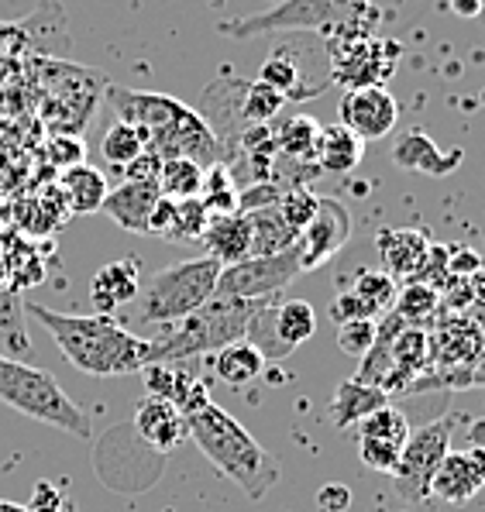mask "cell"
Returning a JSON list of instances; mask_svg holds the SVG:
<instances>
[{"instance_id": "1", "label": "cell", "mask_w": 485, "mask_h": 512, "mask_svg": "<svg viewBox=\"0 0 485 512\" xmlns=\"http://www.w3.org/2000/svg\"><path fill=\"white\" fill-rule=\"evenodd\" d=\"M117 121L131 124L142 135L148 152L159 159H193L203 169L224 165V148L200 117V110L186 107L183 100L166 97V93L148 90H124V86H107Z\"/></svg>"}, {"instance_id": "2", "label": "cell", "mask_w": 485, "mask_h": 512, "mask_svg": "<svg viewBox=\"0 0 485 512\" xmlns=\"http://www.w3.org/2000/svg\"><path fill=\"white\" fill-rule=\"evenodd\" d=\"M25 313L38 320L59 344L62 358L83 375L117 378L135 375L148 365V337L124 330L107 313H59L42 303H25Z\"/></svg>"}, {"instance_id": "3", "label": "cell", "mask_w": 485, "mask_h": 512, "mask_svg": "<svg viewBox=\"0 0 485 512\" xmlns=\"http://www.w3.org/2000/svg\"><path fill=\"white\" fill-rule=\"evenodd\" d=\"M186 437L200 447L203 458L214 464L224 478H231L252 502L265 499L279 485V478H283L279 461L214 399L193 416H186Z\"/></svg>"}, {"instance_id": "4", "label": "cell", "mask_w": 485, "mask_h": 512, "mask_svg": "<svg viewBox=\"0 0 485 512\" xmlns=\"http://www.w3.org/2000/svg\"><path fill=\"white\" fill-rule=\"evenodd\" d=\"M272 299L276 296L207 299L200 310H193L190 317L176 320V324H166L148 341V365H179V361L200 358V354H217L234 341H245L252 317Z\"/></svg>"}, {"instance_id": "5", "label": "cell", "mask_w": 485, "mask_h": 512, "mask_svg": "<svg viewBox=\"0 0 485 512\" xmlns=\"http://www.w3.org/2000/svg\"><path fill=\"white\" fill-rule=\"evenodd\" d=\"M0 403L18 409L28 420L69 433V437H93L90 416L83 413L80 403L69 399L59 378L21 358H4L0 354Z\"/></svg>"}, {"instance_id": "6", "label": "cell", "mask_w": 485, "mask_h": 512, "mask_svg": "<svg viewBox=\"0 0 485 512\" xmlns=\"http://www.w3.org/2000/svg\"><path fill=\"white\" fill-rule=\"evenodd\" d=\"M382 14L369 7L362 18L334 28L327 35V66H331V83H341L344 90H362V86H386L400 62V45L382 42L375 35V25Z\"/></svg>"}, {"instance_id": "7", "label": "cell", "mask_w": 485, "mask_h": 512, "mask_svg": "<svg viewBox=\"0 0 485 512\" xmlns=\"http://www.w3.org/2000/svg\"><path fill=\"white\" fill-rule=\"evenodd\" d=\"M286 107V97L272 90L262 80H217L203 90V110L200 117L214 138L224 148V165H228L234 145L248 128L258 124H272Z\"/></svg>"}, {"instance_id": "8", "label": "cell", "mask_w": 485, "mask_h": 512, "mask_svg": "<svg viewBox=\"0 0 485 512\" xmlns=\"http://www.w3.org/2000/svg\"><path fill=\"white\" fill-rule=\"evenodd\" d=\"M221 269L224 265L210 255L166 265V269L155 272V279L138 293V320H142V324L166 327V324H176V320L190 317L207 299H214Z\"/></svg>"}, {"instance_id": "9", "label": "cell", "mask_w": 485, "mask_h": 512, "mask_svg": "<svg viewBox=\"0 0 485 512\" xmlns=\"http://www.w3.org/2000/svg\"><path fill=\"white\" fill-rule=\"evenodd\" d=\"M372 7V0H283L262 14L234 18L217 25V31L228 38H258V35H286V31H324L331 35L334 28L362 18Z\"/></svg>"}, {"instance_id": "10", "label": "cell", "mask_w": 485, "mask_h": 512, "mask_svg": "<svg viewBox=\"0 0 485 512\" xmlns=\"http://www.w3.org/2000/svg\"><path fill=\"white\" fill-rule=\"evenodd\" d=\"M455 413H444L437 420L424 423L420 430H410L403 451H400V464L393 471V485L396 495L403 502H424L430 499V478H434L437 464L451 454V437H455Z\"/></svg>"}, {"instance_id": "11", "label": "cell", "mask_w": 485, "mask_h": 512, "mask_svg": "<svg viewBox=\"0 0 485 512\" xmlns=\"http://www.w3.org/2000/svg\"><path fill=\"white\" fill-rule=\"evenodd\" d=\"M300 272L303 269H300V248L296 244L279 251V255H252L245 262L224 265L214 296H231V299L279 296Z\"/></svg>"}, {"instance_id": "12", "label": "cell", "mask_w": 485, "mask_h": 512, "mask_svg": "<svg viewBox=\"0 0 485 512\" xmlns=\"http://www.w3.org/2000/svg\"><path fill=\"white\" fill-rule=\"evenodd\" d=\"M314 62H327V52H314L310 49H296V45H279V49L269 52V59L258 69V80L269 83L272 90H279L289 100L303 104L310 97H320V93L331 86V69H314Z\"/></svg>"}, {"instance_id": "13", "label": "cell", "mask_w": 485, "mask_h": 512, "mask_svg": "<svg viewBox=\"0 0 485 512\" xmlns=\"http://www.w3.org/2000/svg\"><path fill=\"white\" fill-rule=\"evenodd\" d=\"M351 238V210L344 207L338 196H320L317 214L310 217V224L300 231V269L314 272L320 265H327L334 255L348 244Z\"/></svg>"}, {"instance_id": "14", "label": "cell", "mask_w": 485, "mask_h": 512, "mask_svg": "<svg viewBox=\"0 0 485 512\" xmlns=\"http://www.w3.org/2000/svg\"><path fill=\"white\" fill-rule=\"evenodd\" d=\"M396 121H400V104L386 86H362V90L344 93L341 124L358 141H379L393 135Z\"/></svg>"}, {"instance_id": "15", "label": "cell", "mask_w": 485, "mask_h": 512, "mask_svg": "<svg viewBox=\"0 0 485 512\" xmlns=\"http://www.w3.org/2000/svg\"><path fill=\"white\" fill-rule=\"evenodd\" d=\"M131 423H135L142 444L152 447L159 458H166V454H172L186 440V416L179 413L169 399L145 396L142 403L135 406V420Z\"/></svg>"}, {"instance_id": "16", "label": "cell", "mask_w": 485, "mask_h": 512, "mask_svg": "<svg viewBox=\"0 0 485 512\" xmlns=\"http://www.w3.org/2000/svg\"><path fill=\"white\" fill-rule=\"evenodd\" d=\"M430 244H434V238H430L427 227H382L379 238H375L382 272L393 275L396 282H410V275L424 262Z\"/></svg>"}, {"instance_id": "17", "label": "cell", "mask_w": 485, "mask_h": 512, "mask_svg": "<svg viewBox=\"0 0 485 512\" xmlns=\"http://www.w3.org/2000/svg\"><path fill=\"white\" fill-rule=\"evenodd\" d=\"M142 372H145L148 396L169 399V403L176 406L183 416H193L197 409H203L210 403L207 382L197 378V375H190L186 368H179V365H145Z\"/></svg>"}, {"instance_id": "18", "label": "cell", "mask_w": 485, "mask_h": 512, "mask_svg": "<svg viewBox=\"0 0 485 512\" xmlns=\"http://www.w3.org/2000/svg\"><path fill=\"white\" fill-rule=\"evenodd\" d=\"M159 183H135V179H124L121 186L107 189L104 214L114 220L117 227L131 234H148V217H152L155 203H159Z\"/></svg>"}, {"instance_id": "19", "label": "cell", "mask_w": 485, "mask_h": 512, "mask_svg": "<svg viewBox=\"0 0 485 512\" xmlns=\"http://www.w3.org/2000/svg\"><path fill=\"white\" fill-rule=\"evenodd\" d=\"M138 272H142L138 258H117V262H107L104 269H97V275L90 279V299L97 313L111 317L114 310L138 299V293H142V275Z\"/></svg>"}, {"instance_id": "20", "label": "cell", "mask_w": 485, "mask_h": 512, "mask_svg": "<svg viewBox=\"0 0 485 512\" xmlns=\"http://www.w3.org/2000/svg\"><path fill=\"white\" fill-rule=\"evenodd\" d=\"M461 159H465L461 148L441 152L427 131H406L393 145V162L406 172H424V176H451Z\"/></svg>"}, {"instance_id": "21", "label": "cell", "mask_w": 485, "mask_h": 512, "mask_svg": "<svg viewBox=\"0 0 485 512\" xmlns=\"http://www.w3.org/2000/svg\"><path fill=\"white\" fill-rule=\"evenodd\" d=\"M427 372V330L406 327L393 344V361L389 375L382 378V392L393 396H410V385Z\"/></svg>"}, {"instance_id": "22", "label": "cell", "mask_w": 485, "mask_h": 512, "mask_svg": "<svg viewBox=\"0 0 485 512\" xmlns=\"http://www.w3.org/2000/svg\"><path fill=\"white\" fill-rule=\"evenodd\" d=\"M200 241L207 244V255L217 258L221 265L245 262V258H252V224H248V214L234 210V214L210 217Z\"/></svg>"}, {"instance_id": "23", "label": "cell", "mask_w": 485, "mask_h": 512, "mask_svg": "<svg viewBox=\"0 0 485 512\" xmlns=\"http://www.w3.org/2000/svg\"><path fill=\"white\" fill-rule=\"evenodd\" d=\"M482 485H485V478L479 475V468L468 461V454L451 451L448 458L437 464L434 478H430V495L451 502V506H465V502H472L475 495L482 492Z\"/></svg>"}, {"instance_id": "24", "label": "cell", "mask_w": 485, "mask_h": 512, "mask_svg": "<svg viewBox=\"0 0 485 512\" xmlns=\"http://www.w3.org/2000/svg\"><path fill=\"white\" fill-rule=\"evenodd\" d=\"M393 399L379 389V385H365L358 378H344L334 389V399H331V420L338 430H348V427H358L375 409L389 406Z\"/></svg>"}, {"instance_id": "25", "label": "cell", "mask_w": 485, "mask_h": 512, "mask_svg": "<svg viewBox=\"0 0 485 512\" xmlns=\"http://www.w3.org/2000/svg\"><path fill=\"white\" fill-rule=\"evenodd\" d=\"M62 200H66V210L69 214H97L107 200V176L93 165H73V169L62 172Z\"/></svg>"}, {"instance_id": "26", "label": "cell", "mask_w": 485, "mask_h": 512, "mask_svg": "<svg viewBox=\"0 0 485 512\" xmlns=\"http://www.w3.org/2000/svg\"><path fill=\"white\" fill-rule=\"evenodd\" d=\"M272 135H276V159L293 162V165H317L320 124L314 117L293 114V117H286L279 128H272Z\"/></svg>"}, {"instance_id": "27", "label": "cell", "mask_w": 485, "mask_h": 512, "mask_svg": "<svg viewBox=\"0 0 485 512\" xmlns=\"http://www.w3.org/2000/svg\"><path fill=\"white\" fill-rule=\"evenodd\" d=\"M362 152H365V141H358L344 124H327V128H320V138H317L320 172H338L341 176V172L358 169Z\"/></svg>"}, {"instance_id": "28", "label": "cell", "mask_w": 485, "mask_h": 512, "mask_svg": "<svg viewBox=\"0 0 485 512\" xmlns=\"http://www.w3.org/2000/svg\"><path fill=\"white\" fill-rule=\"evenodd\" d=\"M248 224H252V255H279L300 241V234L286 224L279 207L248 210Z\"/></svg>"}, {"instance_id": "29", "label": "cell", "mask_w": 485, "mask_h": 512, "mask_svg": "<svg viewBox=\"0 0 485 512\" xmlns=\"http://www.w3.org/2000/svg\"><path fill=\"white\" fill-rule=\"evenodd\" d=\"M262 372H265V358L248 341H234L214 354V375L224 385H234V389L255 382Z\"/></svg>"}, {"instance_id": "30", "label": "cell", "mask_w": 485, "mask_h": 512, "mask_svg": "<svg viewBox=\"0 0 485 512\" xmlns=\"http://www.w3.org/2000/svg\"><path fill=\"white\" fill-rule=\"evenodd\" d=\"M272 327H276L279 341L289 351H296L317 334V313L303 299H286V303H276V310H272Z\"/></svg>"}, {"instance_id": "31", "label": "cell", "mask_w": 485, "mask_h": 512, "mask_svg": "<svg viewBox=\"0 0 485 512\" xmlns=\"http://www.w3.org/2000/svg\"><path fill=\"white\" fill-rule=\"evenodd\" d=\"M28 351L31 341L25 330V299L18 296V289H0V354L18 358Z\"/></svg>"}, {"instance_id": "32", "label": "cell", "mask_w": 485, "mask_h": 512, "mask_svg": "<svg viewBox=\"0 0 485 512\" xmlns=\"http://www.w3.org/2000/svg\"><path fill=\"white\" fill-rule=\"evenodd\" d=\"M393 313L406 327L427 330L437 320V313H441V296H437V289L424 286V282H406L400 293H396Z\"/></svg>"}, {"instance_id": "33", "label": "cell", "mask_w": 485, "mask_h": 512, "mask_svg": "<svg viewBox=\"0 0 485 512\" xmlns=\"http://www.w3.org/2000/svg\"><path fill=\"white\" fill-rule=\"evenodd\" d=\"M203 176H207V169L193 159H162L155 183H159V193L169 196V200H190V196H200Z\"/></svg>"}, {"instance_id": "34", "label": "cell", "mask_w": 485, "mask_h": 512, "mask_svg": "<svg viewBox=\"0 0 485 512\" xmlns=\"http://www.w3.org/2000/svg\"><path fill=\"white\" fill-rule=\"evenodd\" d=\"M348 289L362 299L365 306H369L375 317H382V313L393 310L396 293H400V282H396L393 275H386L382 269H358Z\"/></svg>"}, {"instance_id": "35", "label": "cell", "mask_w": 485, "mask_h": 512, "mask_svg": "<svg viewBox=\"0 0 485 512\" xmlns=\"http://www.w3.org/2000/svg\"><path fill=\"white\" fill-rule=\"evenodd\" d=\"M358 437L362 440H379V444H393V447H403L406 437H410V423H406L403 409H396L393 403L375 409V413L365 416L358 423Z\"/></svg>"}, {"instance_id": "36", "label": "cell", "mask_w": 485, "mask_h": 512, "mask_svg": "<svg viewBox=\"0 0 485 512\" xmlns=\"http://www.w3.org/2000/svg\"><path fill=\"white\" fill-rule=\"evenodd\" d=\"M200 200L210 210V217L234 214L238 210V183H234L228 165H210L207 176H203Z\"/></svg>"}, {"instance_id": "37", "label": "cell", "mask_w": 485, "mask_h": 512, "mask_svg": "<svg viewBox=\"0 0 485 512\" xmlns=\"http://www.w3.org/2000/svg\"><path fill=\"white\" fill-rule=\"evenodd\" d=\"M142 152H145L142 135H138V131L131 128V124H124V121H114L111 128H107L104 141H100V155H104V162L114 165V169L131 165Z\"/></svg>"}, {"instance_id": "38", "label": "cell", "mask_w": 485, "mask_h": 512, "mask_svg": "<svg viewBox=\"0 0 485 512\" xmlns=\"http://www.w3.org/2000/svg\"><path fill=\"white\" fill-rule=\"evenodd\" d=\"M210 224V210L203 207L200 196H190V200H176L172 207V224H169V241H200L203 231Z\"/></svg>"}, {"instance_id": "39", "label": "cell", "mask_w": 485, "mask_h": 512, "mask_svg": "<svg viewBox=\"0 0 485 512\" xmlns=\"http://www.w3.org/2000/svg\"><path fill=\"white\" fill-rule=\"evenodd\" d=\"M317 200L320 196L314 193V189H307V186H289L283 189V196H279V214H283V220L289 227H293L296 234L303 231V227L310 224V217L317 214Z\"/></svg>"}, {"instance_id": "40", "label": "cell", "mask_w": 485, "mask_h": 512, "mask_svg": "<svg viewBox=\"0 0 485 512\" xmlns=\"http://www.w3.org/2000/svg\"><path fill=\"white\" fill-rule=\"evenodd\" d=\"M448 255H451V248L448 244H430L427 248V255H424V262L417 265V272L410 275V282H424V286L430 289H441L444 286V279H448Z\"/></svg>"}, {"instance_id": "41", "label": "cell", "mask_w": 485, "mask_h": 512, "mask_svg": "<svg viewBox=\"0 0 485 512\" xmlns=\"http://www.w3.org/2000/svg\"><path fill=\"white\" fill-rule=\"evenodd\" d=\"M375 341V320H344L338 324V348L351 358H365Z\"/></svg>"}, {"instance_id": "42", "label": "cell", "mask_w": 485, "mask_h": 512, "mask_svg": "<svg viewBox=\"0 0 485 512\" xmlns=\"http://www.w3.org/2000/svg\"><path fill=\"white\" fill-rule=\"evenodd\" d=\"M400 451L403 447H393V444H379V440H362L358 437V458L369 471H379V475H389L393 478L396 464H400Z\"/></svg>"}, {"instance_id": "43", "label": "cell", "mask_w": 485, "mask_h": 512, "mask_svg": "<svg viewBox=\"0 0 485 512\" xmlns=\"http://www.w3.org/2000/svg\"><path fill=\"white\" fill-rule=\"evenodd\" d=\"M49 159L52 165H62V169H73V165L86 162V148L80 135H52L49 138Z\"/></svg>"}, {"instance_id": "44", "label": "cell", "mask_w": 485, "mask_h": 512, "mask_svg": "<svg viewBox=\"0 0 485 512\" xmlns=\"http://www.w3.org/2000/svg\"><path fill=\"white\" fill-rule=\"evenodd\" d=\"M331 317H334V324H344V320H379L375 313L369 310V306L362 303L351 289H344V293L334 296V303H331Z\"/></svg>"}, {"instance_id": "45", "label": "cell", "mask_w": 485, "mask_h": 512, "mask_svg": "<svg viewBox=\"0 0 485 512\" xmlns=\"http://www.w3.org/2000/svg\"><path fill=\"white\" fill-rule=\"evenodd\" d=\"M28 509L31 512H69V502L52 482H35V492H31Z\"/></svg>"}, {"instance_id": "46", "label": "cell", "mask_w": 485, "mask_h": 512, "mask_svg": "<svg viewBox=\"0 0 485 512\" xmlns=\"http://www.w3.org/2000/svg\"><path fill=\"white\" fill-rule=\"evenodd\" d=\"M351 506V488L338 485V482H327L317 492V512H348Z\"/></svg>"}, {"instance_id": "47", "label": "cell", "mask_w": 485, "mask_h": 512, "mask_svg": "<svg viewBox=\"0 0 485 512\" xmlns=\"http://www.w3.org/2000/svg\"><path fill=\"white\" fill-rule=\"evenodd\" d=\"M475 269H482V258L475 255L472 248H451V255H448V272L451 275H461V279H468Z\"/></svg>"}, {"instance_id": "48", "label": "cell", "mask_w": 485, "mask_h": 512, "mask_svg": "<svg viewBox=\"0 0 485 512\" xmlns=\"http://www.w3.org/2000/svg\"><path fill=\"white\" fill-rule=\"evenodd\" d=\"M468 289H472V306H482L485 310V265L468 275Z\"/></svg>"}, {"instance_id": "49", "label": "cell", "mask_w": 485, "mask_h": 512, "mask_svg": "<svg viewBox=\"0 0 485 512\" xmlns=\"http://www.w3.org/2000/svg\"><path fill=\"white\" fill-rule=\"evenodd\" d=\"M451 11H455L458 18H479L485 11V0H451Z\"/></svg>"}, {"instance_id": "50", "label": "cell", "mask_w": 485, "mask_h": 512, "mask_svg": "<svg viewBox=\"0 0 485 512\" xmlns=\"http://www.w3.org/2000/svg\"><path fill=\"white\" fill-rule=\"evenodd\" d=\"M468 389H485V348L479 354V361L472 365V372H468Z\"/></svg>"}, {"instance_id": "51", "label": "cell", "mask_w": 485, "mask_h": 512, "mask_svg": "<svg viewBox=\"0 0 485 512\" xmlns=\"http://www.w3.org/2000/svg\"><path fill=\"white\" fill-rule=\"evenodd\" d=\"M468 461L475 464V468H479V475L485 478V447H468Z\"/></svg>"}, {"instance_id": "52", "label": "cell", "mask_w": 485, "mask_h": 512, "mask_svg": "<svg viewBox=\"0 0 485 512\" xmlns=\"http://www.w3.org/2000/svg\"><path fill=\"white\" fill-rule=\"evenodd\" d=\"M472 447H485V420L472 423Z\"/></svg>"}, {"instance_id": "53", "label": "cell", "mask_w": 485, "mask_h": 512, "mask_svg": "<svg viewBox=\"0 0 485 512\" xmlns=\"http://www.w3.org/2000/svg\"><path fill=\"white\" fill-rule=\"evenodd\" d=\"M0 289H11V269H7L4 251H0Z\"/></svg>"}, {"instance_id": "54", "label": "cell", "mask_w": 485, "mask_h": 512, "mask_svg": "<svg viewBox=\"0 0 485 512\" xmlns=\"http://www.w3.org/2000/svg\"><path fill=\"white\" fill-rule=\"evenodd\" d=\"M0 512H31L28 506H21V502H7V499H0Z\"/></svg>"}]
</instances>
